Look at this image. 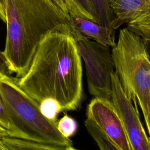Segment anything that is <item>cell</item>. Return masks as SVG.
Instances as JSON below:
<instances>
[{
  "instance_id": "1",
  "label": "cell",
  "mask_w": 150,
  "mask_h": 150,
  "mask_svg": "<svg viewBox=\"0 0 150 150\" xmlns=\"http://www.w3.org/2000/svg\"><path fill=\"white\" fill-rule=\"evenodd\" d=\"M82 76L81 57L74 38L53 31L41 40L28 71L17 81L37 103L53 98L63 112L80 106L83 97Z\"/></svg>"
},
{
  "instance_id": "2",
  "label": "cell",
  "mask_w": 150,
  "mask_h": 150,
  "mask_svg": "<svg viewBox=\"0 0 150 150\" xmlns=\"http://www.w3.org/2000/svg\"><path fill=\"white\" fill-rule=\"evenodd\" d=\"M6 36L0 56L9 73L16 78L28 71L41 40L60 31L73 36L70 16L51 0H5Z\"/></svg>"
},
{
  "instance_id": "3",
  "label": "cell",
  "mask_w": 150,
  "mask_h": 150,
  "mask_svg": "<svg viewBox=\"0 0 150 150\" xmlns=\"http://www.w3.org/2000/svg\"><path fill=\"white\" fill-rule=\"evenodd\" d=\"M0 100L12 127L10 137L36 142L71 145L56 124L41 113L39 104L18 85L17 78L0 69Z\"/></svg>"
},
{
  "instance_id": "4",
  "label": "cell",
  "mask_w": 150,
  "mask_h": 150,
  "mask_svg": "<svg viewBox=\"0 0 150 150\" xmlns=\"http://www.w3.org/2000/svg\"><path fill=\"white\" fill-rule=\"evenodd\" d=\"M115 71L125 95L142 110L150 134V55L143 40L126 27L112 47Z\"/></svg>"
},
{
  "instance_id": "5",
  "label": "cell",
  "mask_w": 150,
  "mask_h": 150,
  "mask_svg": "<svg viewBox=\"0 0 150 150\" xmlns=\"http://www.w3.org/2000/svg\"><path fill=\"white\" fill-rule=\"evenodd\" d=\"M73 38L84 63L90 93L97 98L111 100L115 66L110 47L79 34Z\"/></svg>"
},
{
  "instance_id": "6",
  "label": "cell",
  "mask_w": 150,
  "mask_h": 150,
  "mask_svg": "<svg viewBox=\"0 0 150 150\" xmlns=\"http://www.w3.org/2000/svg\"><path fill=\"white\" fill-rule=\"evenodd\" d=\"M112 15V28L123 25L139 36L150 55V0H108Z\"/></svg>"
},
{
  "instance_id": "7",
  "label": "cell",
  "mask_w": 150,
  "mask_h": 150,
  "mask_svg": "<svg viewBox=\"0 0 150 150\" xmlns=\"http://www.w3.org/2000/svg\"><path fill=\"white\" fill-rule=\"evenodd\" d=\"M111 101L124 127L132 150H150V139L141 123L137 109L125 95L115 71L112 75Z\"/></svg>"
},
{
  "instance_id": "8",
  "label": "cell",
  "mask_w": 150,
  "mask_h": 150,
  "mask_svg": "<svg viewBox=\"0 0 150 150\" xmlns=\"http://www.w3.org/2000/svg\"><path fill=\"white\" fill-rule=\"evenodd\" d=\"M87 118L93 121L121 150H132L122 121L111 100L93 98L87 106Z\"/></svg>"
},
{
  "instance_id": "9",
  "label": "cell",
  "mask_w": 150,
  "mask_h": 150,
  "mask_svg": "<svg viewBox=\"0 0 150 150\" xmlns=\"http://www.w3.org/2000/svg\"><path fill=\"white\" fill-rule=\"evenodd\" d=\"M70 21L73 37L75 34H79L109 47H113L115 45V32L114 29L76 16L70 15Z\"/></svg>"
},
{
  "instance_id": "10",
  "label": "cell",
  "mask_w": 150,
  "mask_h": 150,
  "mask_svg": "<svg viewBox=\"0 0 150 150\" xmlns=\"http://www.w3.org/2000/svg\"><path fill=\"white\" fill-rule=\"evenodd\" d=\"M2 140L11 150H79L71 145L40 143L9 136L4 137Z\"/></svg>"
},
{
  "instance_id": "11",
  "label": "cell",
  "mask_w": 150,
  "mask_h": 150,
  "mask_svg": "<svg viewBox=\"0 0 150 150\" xmlns=\"http://www.w3.org/2000/svg\"><path fill=\"white\" fill-rule=\"evenodd\" d=\"M64 1L70 15L79 16L97 22L90 0H64Z\"/></svg>"
},
{
  "instance_id": "12",
  "label": "cell",
  "mask_w": 150,
  "mask_h": 150,
  "mask_svg": "<svg viewBox=\"0 0 150 150\" xmlns=\"http://www.w3.org/2000/svg\"><path fill=\"white\" fill-rule=\"evenodd\" d=\"M84 125L100 150H121L90 120L86 118Z\"/></svg>"
},
{
  "instance_id": "13",
  "label": "cell",
  "mask_w": 150,
  "mask_h": 150,
  "mask_svg": "<svg viewBox=\"0 0 150 150\" xmlns=\"http://www.w3.org/2000/svg\"><path fill=\"white\" fill-rule=\"evenodd\" d=\"M90 2L94 8L97 22L104 26L112 28V15L109 6L108 0H90Z\"/></svg>"
},
{
  "instance_id": "14",
  "label": "cell",
  "mask_w": 150,
  "mask_h": 150,
  "mask_svg": "<svg viewBox=\"0 0 150 150\" xmlns=\"http://www.w3.org/2000/svg\"><path fill=\"white\" fill-rule=\"evenodd\" d=\"M39 108L42 115L49 121L57 124V116L62 108L59 103L53 98H46L39 103Z\"/></svg>"
},
{
  "instance_id": "15",
  "label": "cell",
  "mask_w": 150,
  "mask_h": 150,
  "mask_svg": "<svg viewBox=\"0 0 150 150\" xmlns=\"http://www.w3.org/2000/svg\"><path fill=\"white\" fill-rule=\"evenodd\" d=\"M56 127L60 133L67 138L74 135L77 130V124L76 120L67 114L57 122Z\"/></svg>"
},
{
  "instance_id": "16",
  "label": "cell",
  "mask_w": 150,
  "mask_h": 150,
  "mask_svg": "<svg viewBox=\"0 0 150 150\" xmlns=\"http://www.w3.org/2000/svg\"><path fill=\"white\" fill-rule=\"evenodd\" d=\"M0 125L5 128L8 132L10 137L12 133V127L2 104L0 100Z\"/></svg>"
},
{
  "instance_id": "17",
  "label": "cell",
  "mask_w": 150,
  "mask_h": 150,
  "mask_svg": "<svg viewBox=\"0 0 150 150\" xmlns=\"http://www.w3.org/2000/svg\"><path fill=\"white\" fill-rule=\"evenodd\" d=\"M5 136H9L8 131L0 125V150H11L3 142L2 138Z\"/></svg>"
},
{
  "instance_id": "18",
  "label": "cell",
  "mask_w": 150,
  "mask_h": 150,
  "mask_svg": "<svg viewBox=\"0 0 150 150\" xmlns=\"http://www.w3.org/2000/svg\"><path fill=\"white\" fill-rule=\"evenodd\" d=\"M51 1L66 15L70 16L64 0H51Z\"/></svg>"
},
{
  "instance_id": "19",
  "label": "cell",
  "mask_w": 150,
  "mask_h": 150,
  "mask_svg": "<svg viewBox=\"0 0 150 150\" xmlns=\"http://www.w3.org/2000/svg\"><path fill=\"white\" fill-rule=\"evenodd\" d=\"M6 3L5 0H0V19L6 22Z\"/></svg>"
},
{
  "instance_id": "20",
  "label": "cell",
  "mask_w": 150,
  "mask_h": 150,
  "mask_svg": "<svg viewBox=\"0 0 150 150\" xmlns=\"http://www.w3.org/2000/svg\"><path fill=\"white\" fill-rule=\"evenodd\" d=\"M149 139H150V134L149 135Z\"/></svg>"
}]
</instances>
